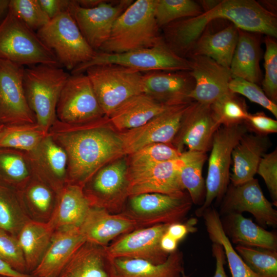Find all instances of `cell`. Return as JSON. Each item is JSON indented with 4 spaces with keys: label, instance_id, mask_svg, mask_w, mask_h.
I'll return each instance as SVG.
<instances>
[{
    "label": "cell",
    "instance_id": "cell-50",
    "mask_svg": "<svg viewBox=\"0 0 277 277\" xmlns=\"http://www.w3.org/2000/svg\"><path fill=\"white\" fill-rule=\"evenodd\" d=\"M38 2L50 19L60 14L69 11L70 0H38Z\"/></svg>",
    "mask_w": 277,
    "mask_h": 277
},
{
    "label": "cell",
    "instance_id": "cell-46",
    "mask_svg": "<svg viewBox=\"0 0 277 277\" xmlns=\"http://www.w3.org/2000/svg\"><path fill=\"white\" fill-rule=\"evenodd\" d=\"M43 146L45 161L48 168L56 177L63 179L66 174L68 162L66 151L50 137L44 140Z\"/></svg>",
    "mask_w": 277,
    "mask_h": 277
},
{
    "label": "cell",
    "instance_id": "cell-22",
    "mask_svg": "<svg viewBox=\"0 0 277 277\" xmlns=\"http://www.w3.org/2000/svg\"><path fill=\"white\" fill-rule=\"evenodd\" d=\"M137 229L135 221L124 213H111L95 206L90 207L78 227L86 242L103 247L121 235Z\"/></svg>",
    "mask_w": 277,
    "mask_h": 277
},
{
    "label": "cell",
    "instance_id": "cell-51",
    "mask_svg": "<svg viewBox=\"0 0 277 277\" xmlns=\"http://www.w3.org/2000/svg\"><path fill=\"white\" fill-rule=\"evenodd\" d=\"M196 221L195 219H191L186 223L171 224L168 226L166 233L179 242L185 238L189 233L196 230V228L194 227Z\"/></svg>",
    "mask_w": 277,
    "mask_h": 277
},
{
    "label": "cell",
    "instance_id": "cell-40",
    "mask_svg": "<svg viewBox=\"0 0 277 277\" xmlns=\"http://www.w3.org/2000/svg\"><path fill=\"white\" fill-rule=\"evenodd\" d=\"M180 152L171 143H153L129 155L130 166H145L178 159Z\"/></svg>",
    "mask_w": 277,
    "mask_h": 277
},
{
    "label": "cell",
    "instance_id": "cell-21",
    "mask_svg": "<svg viewBox=\"0 0 277 277\" xmlns=\"http://www.w3.org/2000/svg\"><path fill=\"white\" fill-rule=\"evenodd\" d=\"M187 59L190 64L189 71L195 82L189 94L191 100L211 105L230 92L229 84L232 78L229 68L205 56H192Z\"/></svg>",
    "mask_w": 277,
    "mask_h": 277
},
{
    "label": "cell",
    "instance_id": "cell-30",
    "mask_svg": "<svg viewBox=\"0 0 277 277\" xmlns=\"http://www.w3.org/2000/svg\"><path fill=\"white\" fill-rule=\"evenodd\" d=\"M238 32V42L229 67L231 77L257 84L262 81L259 40L255 33L240 29Z\"/></svg>",
    "mask_w": 277,
    "mask_h": 277
},
{
    "label": "cell",
    "instance_id": "cell-2",
    "mask_svg": "<svg viewBox=\"0 0 277 277\" xmlns=\"http://www.w3.org/2000/svg\"><path fill=\"white\" fill-rule=\"evenodd\" d=\"M57 137L68 156L70 176L80 184L107 163L125 155L119 133L105 126L75 129Z\"/></svg>",
    "mask_w": 277,
    "mask_h": 277
},
{
    "label": "cell",
    "instance_id": "cell-54",
    "mask_svg": "<svg viewBox=\"0 0 277 277\" xmlns=\"http://www.w3.org/2000/svg\"><path fill=\"white\" fill-rule=\"evenodd\" d=\"M178 242L166 232L161 240V247L166 252L170 253L177 249Z\"/></svg>",
    "mask_w": 277,
    "mask_h": 277
},
{
    "label": "cell",
    "instance_id": "cell-29",
    "mask_svg": "<svg viewBox=\"0 0 277 277\" xmlns=\"http://www.w3.org/2000/svg\"><path fill=\"white\" fill-rule=\"evenodd\" d=\"M58 277H111L104 247L85 242L73 254Z\"/></svg>",
    "mask_w": 277,
    "mask_h": 277
},
{
    "label": "cell",
    "instance_id": "cell-28",
    "mask_svg": "<svg viewBox=\"0 0 277 277\" xmlns=\"http://www.w3.org/2000/svg\"><path fill=\"white\" fill-rule=\"evenodd\" d=\"M222 224L226 235L237 245L277 250V236L246 218L242 214L224 215Z\"/></svg>",
    "mask_w": 277,
    "mask_h": 277
},
{
    "label": "cell",
    "instance_id": "cell-49",
    "mask_svg": "<svg viewBox=\"0 0 277 277\" xmlns=\"http://www.w3.org/2000/svg\"><path fill=\"white\" fill-rule=\"evenodd\" d=\"M248 129L256 134L267 135L277 132V121L267 116L263 112L248 114L244 122Z\"/></svg>",
    "mask_w": 277,
    "mask_h": 277
},
{
    "label": "cell",
    "instance_id": "cell-17",
    "mask_svg": "<svg viewBox=\"0 0 277 277\" xmlns=\"http://www.w3.org/2000/svg\"><path fill=\"white\" fill-rule=\"evenodd\" d=\"M128 162L123 156L100 169L91 183V192L86 195L91 206L103 208L111 213L122 212L128 197Z\"/></svg>",
    "mask_w": 277,
    "mask_h": 277
},
{
    "label": "cell",
    "instance_id": "cell-9",
    "mask_svg": "<svg viewBox=\"0 0 277 277\" xmlns=\"http://www.w3.org/2000/svg\"><path fill=\"white\" fill-rule=\"evenodd\" d=\"M192 204L187 191L179 195L144 193L129 197L127 205L121 213L135 221L140 229L158 224L182 223Z\"/></svg>",
    "mask_w": 277,
    "mask_h": 277
},
{
    "label": "cell",
    "instance_id": "cell-4",
    "mask_svg": "<svg viewBox=\"0 0 277 277\" xmlns=\"http://www.w3.org/2000/svg\"><path fill=\"white\" fill-rule=\"evenodd\" d=\"M69 76L59 65L42 64L24 68L27 101L44 132L54 122L58 100Z\"/></svg>",
    "mask_w": 277,
    "mask_h": 277
},
{
    "label": "cell",
    "instance_id": "cell-58",
    "mask_svg": "<svg viewBox=\"0 0 277 277\" xmlns=\"http://www.w3.org/2000/svg\"><path fill=\"white\" fill-rule=\"evenodd\" d=\"M182 277H189V276L186 275L184 271L182 273Z\"/></svg>",
    "mask_w": 277,
    "mask_h": 277
},
{
    "label": "cell",
    "instance_id": "cell-39",
    "mask_svg": "<svg viewBox=\"0 0 277 277\" xmlns=\"http://www.w3.org/2000/svg\"><path fill=\"white\" fill-rule=\"evenodd\" d=\"M28 175L27 165L19 154L11 149L0 148V185L13 189Z\"/></svg>",
    "mask_w": 277,
    "mask_h": 277
},
{
    "label": "cell",
    "instance_id": "cell-5",
    "mask_svg": "<svg viewBox=\"0 0 277 277\" xmlns=\"http://www.w3.org/2000/svg\"><path fill=\"white\" fill-rule=\"evenodd\" d=\"M0 59L23 66L59 65L53 52L11 11L0 23Z\"/></svg>",
    "mask_w": 277,
    "mask_h": 277
},
{
    "label": "cell",
    "instance_id": "cell-56",
    "mask_svg": "<svg viewBox=\"0 0 277 277\" xmlns=\"http://www.w3.org/2000/svg\"><path fill=\"white\" fill-rule=\"evenodd\" d=\"M9 3V0H0V23L8 11Z\"/></svg>",
    "mask_w": 277,
    "mask_h": 277
},
{
    "label": "cell",
    "instance_id": "cell-14",
    "mask_svg": "<svg viewBox=\"0 0 277 277\" xmlns=\"http://www.w3.org/2000/svg\"><path fill=\"white\" fill-rule=\"evenodd\" d=\"M180 157L175 160L145 166H130L127 173L128 197L158 193L179 195L186 191L180 179Z\"/></svg>",
    "mask_w": 277,
    "mask_h": 277
},
{
    "label": "cell",
    "instance_id": "cell-44",
    "mask_svg": "<svg viewBox=\"0 0 277 277\" xmlns=\"http://www.w3.org/2000/svg\"><path fill=\"white\" fill-rule=\"evenodd\" d=\"M229 89L230 92L242 95L251 102L261 106L277 117L276 104L271 101L256 84L242 78H232Z\"/></svg>",
    "mask_w": 277,
    "mask_h": 277
},
{
    "label": "cell",
    "instance_id": "cell-33",
    "mask_svg": "<svg viewBox=\"0 0 277 277\" xmlns=\"http://www.w3.org/2000/svg\"><path fill=\"white\" fill-rule=\"evenodd\" d=\"M209 239L223 248L232 277H258L245 264L226 235L220 213L211 206L201 214Z\"/></svg>",
    "mask_w": 277,
    "mask_h": 277
},
{
    "label": "cell",
    "instance_id": "cell-43",
    "mask_svg": "<svg viewBox=\"0 0 277 277\" xmlns=\"http://www.w3.org/2000/svg\"><path fill=\"white\" fill-rule=\"evenodd\" d=\"M264 55V77L262 81V90L273 102L277 101V43L275 38L266 36Z\"/></svg>",
    "mask_w": 277,
    "mask_h": 277
},
{
    "label": "cell",
    "instance_id": "cell-59",
    "mask_svg": "<svg viewBox=\"0 0 277 277\" xmlns=\"http://www.w3.org/2000/svg\"><path fill=\"white\" fill-rule=\"evenodd\" d=\"M0 277H8V276L0 275Z\"/></svg>",
    "mask_w": 277,
    "mask_h": 277
},
{
    "label": "cell",
    "instance_id": "cell-42",
    "mask_svg": "<svg viewBox=\"0 0 277 277\" xmlns=\"http://www.w3.org/2000/svg\"><path fill=\"white\" fill-rule=\"evenodd\" d=\"M8 9L34 31H38L50 21L38 0H9Z\"/></svg>",
    "mask_w": 277,
    "mask_h": 277
},
{
    "label": "cell",
    "instance_id": "cell-7",
    "mask_svg": "<svg viewBox=\"0 0 277 277\" xmlns=\"http://www.w3.org/2000/svg\"><path fill=\"white\" fill-rule=\"evenodd\" d=\"M36 34L58 63L71 71L90 61L96 52L85 40L69 11L50 19Z\"/></svg>",
    "mask_w": 277,
    "mask_h": 277
},
{
    "label": "cell",
    "instance_id": "cell-37",
    "mask_svg": "<svg viewBox=\"0 0 277 277\" xmlns=\"http://www.w3.org/2000/svg\"><path fill=\"white\" fill-rule=\"evenodd\" d=\"M203 10L192 0H156L154 14L160 29L176 20L200 15Z\"/></svg>",
    "mask_w": 277,
    "mask_h": 277
},
{
    "label": "cell",
    "instance_id": "cell-36",
    "mask_svg": "<svg viewBox=\"0 0 277 277\" xmlns=\"http://www.w3.org/2000/svg\"><path fill=\"white\" fill-rule=\"evenodd\" d=\"M235 250L258 277H277V250L241 245Z\"/></svg>",
    "mask_w": 277,
    "mask_h": 277
},
{
    "label": "cell",
    "instance_id": "cell-34",
    "mask_svg": "<svg viewBox=\"0 0 277 277\" xmlns=\"http://www.w3.org/2000/svg\"><path fill=\"white\" fill-rule=\"evenodd\" d=\"M206 159V152L195 151H183L180 156L181 184L192 203L196 205L202 203L205 195V182L202 171Z\"/></svg>",
    "mask_w": 277,
    "mask_h": 277
},
{
    "label": "cell",
    "instance_id": "cell-48",
    "mask_svg": "<svg viewBox=\"0 0 277 277\" xmlns=\"http://www.w3.org/2000/svg\"><path fill=\"white\" fill-rule=\"evenodd\" d=\"M27 198L33 213L44 216L49 214L52 203L50 190L42 184H34L28 190Z\"/></svg>",
    "mask_w": 277,
    "mask_h": 277
},
{
    "label": "cell",
    "instance_id": "cell-16",
    "mask_svg": "<svg viewBox=\"0 0 277 277\" xmlns=\"http://www.w3.org/2000/svg\"><path fill=\"white\" fill-rule=\"evenodd\" d=\"M169 224H158L137 229L121 235L105 246L109 258L144 260L155 264L165 262L170 253L161 247V240Z\"/></svg>",
    "mask_w": 277,
    "mask_h": 277
},
{
    "label": "cell",
    "instance_id": "cell-10",
    "mask_svg": "<svg viewBox=\"0 0 277 277\" xmlns=\"http://www.w3.org/2000/svg\"><path fill=\"white\" fill-rule=\"evenodd\" d=\"M104 64L120 65L141 72L191 70L189 60L174 53L163 40L153 47L121 53H108L97 51L90 61L76 67L71 71V73H82L90 66Z\"/></svg>",
    "mask_w": 277,
    "mask_h": 277
},
{
    "label": "cell",
    "instance_id": "cell-27",
    "mask_svg": "<svg viewBox=\"0 0 277 277\" xmlns=\"http://www.w3.org/2000/svg\"><path fill=\"white\" fill-rule=\"evenodd\" d=\"M91 206L81 185H68L61 192L48 223L54 231L78 228Z\"/></svg>",
    "mask_w": 277,
    "mask_h": 277
},
{
    "label": "cell",
    "instance_id": "cell-35",
    "mask_svg": "<svg viewBox=\"0 0 277 277\" xmlns=\"http://www.w3.org/2000/svg\"><path fill=\"white\" fill-rule=\"evenodd\" d=\"M29 220L14 189L0 185V229L17 237Z\"/></svg>",
    "mask_w": 277,
    "mask_h": 277
},
{
    "label": "cell",
    "instance_id": "cell-19",
    "mask_svg": "<svg viewBox=\"0 0 277 277\" xmlns=\"http://www.w3.org/2000/svg\"><path fill=\"white\" fill-rule=\"evenodd\" d=\"M225 195L221 208L223 215L248 212L261 226H276L277 211L265 196L257 179L237 186L231 184Z\"/></svg>",
    "mask_w": 277,
    "mask_h": 277
},
{
    "label": "cell",
    "instance_id": "cell-25",
    "mask_svg": "<svg viewBox=\"0 0 277 277\" xmlns=\"http://www.w3.org/2000/svg\"><path fill=\"white\" fill-rule=\"evenodd\" d=\"M108 259L111 277H182L184 271L183 254L177 249L160 264L137 259Z\"/></svg>",
    "mask_w": 277,
    "mask_h": 277
},
{
    "label": "cell",
    "instance_id": "cell-52",
    "mask_svg": "<svg viewBox=\"0 0 277 277\" xmlns=\"http://www.w3.org/2000/svg\"><path fill=\"white\" fill-rule=\"evenodd\" d=\"M212 251L216 261V268L212 277H228L224 269L226 256L223 247L219 244L213 243Z\"/></svg>",
    "mask_w": 277,
    "mask_h": 277
},
{
    "label": "cell",
    "instance_id": "cell-1",
    "mask_svg": "<svg viewBox=\"0 0 277 277\" xmlns=\"http://www.w3.org/2000/svg\"><path fill=\"white\" fill-rule=\"evenodd\" d=\"M227 19L238 28L277 37L276 14L254 0H223L199 16L173 21L164 27L163 39L176 55L186 58L194 43L215 19Z\"/></svg>",
    "mask_w": 277,
    "mask_h": 277
},
{
    "label": "cell",
    "instance_id": "cell-38",
    "mask_svg": "<svg viewBox=\"0 0 277 277\" xmlns=\"http://www.w3.org/2000/svg\"><path fill=\"white\" fill-rule=\"evenodd\" d=\"M210 107L221 125L244 123L249 114L245 100L230 91L214 102Z\"/></svg>",
    "mask_w": 277,
    "mask_h": 277
},
{
    "label": "cell",
    "instance_id": "cell-12",
    "mask_svg": "<svg viewBox=\"0 0 277 277\" xmlns=\"http://www.w3.org/2000/svg\"><path fill=\"white\" fill-rule=\"evenodd\" d=\"M24 66L0 59V124L16 126L33 122L35 115L24 88Z\"/></svg>",
    "mask_w": 277,
    "mask_h": 277
},
{
    "label": "cell",
    "instance_id": "cell-41",
    "mask_svg": "<svg viewBox=\"0 0 277 277\" xmlns=\"http://www.w3.org/2000/svg\"><path fill=\"white\" fill-rule=\"evenodd\" d=\"M43 132L22 129L16 126H5L0 135V148L32 150L41 141Z\"/></svg>",
    "mask_w": 277,
    "mask_h": 277
},
{
    "label": "cell",
    "instance_id": "cell-57",
    "mask_svg": "<svg viewBox=\"0 0 277 277\" xmlns=\"http://www.w3.org/2000/svg\"><path fill=\"white\" fill-rule=\"evenodd\" d=\"M5 127V125H3V124H0V135L3 131Z\"/></svg>",
    "mask_w": 277,
    "mask_h": 277
},
{
    "label": "cell",
    "instance_id": "cell-47",
    "mask_svg": "<svg viewBox=\"0 0 277 277\" xmlns=\"http://www.w3.org/2000/svg\"><path fill=\"white\" fill-rule=\"evenodd\" d=\"M256 173L264 180L274 204L277 202V151L265 154L261 158Z\"/></svg>",
    "mask_w": 277,
    "mask_h": 277
},
{
    "label": "cell",
    "instance_id": "cell-15",
    "mask_svg": "<svg viewBox=\"0 0 277 277\" xmlns=\"http://www.w3.org/2000/svg\"><path fill=\"white\" fill-rule=\"evenodd\" d=\"M190 103L174 106L140 127L118 133L125 154L153 143L172 144Z\"/></svg>",
    "mask_w": 277,
    "mask_h": 277
},
{
    "label": "cell",
    "instance_id": "cell-13",
    "mask_svg": "<svg viewBox=\"0 0 277 277\" xmlns=\"http://www.w3.org/2000/svg\"><path fill=\"white\" fill-rule=\"evenodd\" d=\"M133 1L104 0L97 7L86 9L72 0L69 11L85 40L97 51L109 38L116 19Z\"/></svg>",
    "mask_w": 277,
    "mask_h": 277
},
{
    "label": "cell",
    "instance_id": "cell-8",
    "mask_svg": "<svg viewBox=\"0 0 277 277\" xmlns=\"http://www.w3.org/2000/svg\"><path fill=\"white\" fill-rule=\"evenodd\" d=\"M248 128L244 123L221 125L215 132L212 142L205 181L204 201L197 210L196 215L211 206L215 200L225 195L230 181V166L232 151L241 138L247 133Z\"/></svg>",
    "mask_w": 277,
    "mask_h": 277
},
{
    "label": "cell",
    "instance_id": "cell-55",
    "mask_svg": "<svg viewBox=\"0 0 277 277\" xmlns=\"http://www.w3.org/2000/svg\"><path fill=\"white\" fill-rule=\"evenodd\" d=\"M104 0H78V5L82 8L86 9L93 8L101 4Z\"/></svg>",
    "mask_w": 277,
    "mask_h": 277
},
{
    "label": "cell",
    "instance_id": "cell-45",
    "mask_svg": "<svg viewBox=\"0 0 277 277\" xmlns=\"http://www.w3.org/2000/svg\"><path fill=\"white\" fill-rule=\"evenodd\" d=\"M0 259L15 270L28 273L24 256L17 237L0 229Z\"/></svg>",
    "mask_w": 277,
    "mask_h": 277
},
{
    "label": "cell",
    "instance_id": "cell-23",
    "mask_svg": "<svg viewBox=\"0 0 277 277\" xmlns=\"http://www.w3.org/2000/svg\"><path fill=\"white\" fill-rule=\"evenodd\" d=\"M85 242L78 228L54 231L47 249L31 274L34 277H58L73 254Z\"/></svg>",
    "mask_w": 277,
    "mask_h": 277
},
{
    "label": "cell",
    "instance_id": "cell-6",
    "mask_svg": "<svg viewBox=\"0 0 277 277\" xmlns=\"http://www.w3.org/2000/svg\"><path fill=\"white\" fill-rule=\"evenodd\" d=\"M106 116L128 98L143 93L142 73L114 64L90 66L85 71Z\"/></svg>",
    "mask_w": 277,
    "mask_h": 277
},
{
    "label": "cell",
    "instance_id": "cell-3",
    "mask_svg": "<svg viewBox=\"0 0 277 277\" xmlns=\"http://www.w3.org/2000/svg\"><path fill=\"white\" fill-rule=\"evenodd\" d=\"M156 0H137L118 17L109 38L100 48L108 53H121L153 47L163 41L155 17Z\"/></svg>",
    "mask_w": 277,
    "mask_h": 277
},
{
    "label": "cell",
    "instance_id": "cell-26",
    "mask_svg": "<svg viewBox=\"0 0 277 277\" xmlns=\"http://www.w3.org/2000/svg\"><path fill=\"white\" fill-rule=\"evenodd\" d=\"M173 107L160 103L142 93L120 105L108 117L109 122L115 129L125 131L143 125Z\"/></svg>",
    "mask_w": 277,
    "mask_h": 277
},
{
    "label": "cell",
    "instance_id": "cell-31",
    "mask_svg": "<svg viewBox=\"0 0 277 277\" xmlns=\"http://www.w3.org/2000/svg\"><path fill=\"white\" fill-rule=\"evenodd\" d=\"M238 30L231 23L214 33L204 31L194 43L187 58L195 55L205 56L229 68L238 42Z\"/></svg>",
    "mask_w": 277,
    "mask_h": 277
},
{
    "label": "cell",
    "instance_id": "cell-32",
    "mask_svg": "<svg viewBox=\"0 0 277 277\" xmlns=\"http://www.w3.org/2000/svg\"><path fill=\"white\" fill-rule=\"evenodd\" d=\"M54 232L48 222L31 220L19 231L17 238L23 252L28 273L31 274L38 265Z\"/></svg>",
    "mask_w": 277,
    "mask_h": 277
},
{
    "label": "cell",
    "instance_id": "cell-20",
    "mask_svg": "<svg viewBox=\"0 0 277 277\" xmlns=\"http://www.w3.org/2000/svg\"><path fill=\"white\" fill-rule=\"evenodd\" d=\"M143 93L158 102L175 106L193 101L195 82L189 71H151L142 74Z\"/></svg>",
    "mask_w": 277,
    "mask_h": 277
},
{
    "label": "cell",
    "instance_id": "cell-53",
    "mask_svg": "<svg viewBox=\"0 0 277 277\" xmlns=\"http://www.w3.org/2000/svg\"><path fill=\"white\" fill-rule=\"evenodd\" d=\"M0 275L8 277H34L31 274L19 272L0 259Z\"/></svg>",
    "mask_w": 277,
    "mask_h": 277
},
{
    "label": "cell",
    "instance_id": "cell-11",
    "mask_svg": "<svg viewBox=\"0 0 277 277\" xmlns=\"http://www.w3.org/2000/svg\"><path fill=\"white\" fill-rule=\"evenodd\" d=\"M56 113L67 125L86 124L106 116L84 73L70 75L61 92Z\"/></svg>",
    "mask_w": 277,
    "mask_h": 277
},
{
    "label": "cell",
    "instance_id": "cell-18",
    "mask_svg": "<svg viewBox=\"0 0 277 277\" xmlns=\"http://www.w3.org/2000/svg\"><path fill=\"white\" fill-rule=\"evenodd\" d=\"M221 125L214 116L210 105L191 102L183 118L180 130L172 144L181 152H206L211 149L213 135Z\"/></svg>",
    "mask_w": 277,
    "mask_h": 277
},
{
    "label": "cell",
    "instance_id": "cell-24",
    "mask_svg": "<svg viewBox=\"0 0 277 277\" xmlns=\"http://www.w3.org/2000/svg\"><path fill=\"white\" fill-rule=\"evenodd\" d=\"M270 146L267 135L245 134L232 151L231 184L239 185L254 178L260 160Z\"/></svg>",
    "mask_w": 277,
    "mask_h": 277
}]
</instances>
